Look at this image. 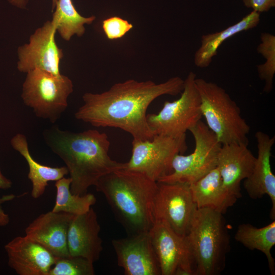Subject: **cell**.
<instances>
[{
    "label": "cell",
    "mask_w": 275,
    "mask_h": 275,
    "mask_svg": "<svg viewBox=\"0 0 275 275\" xmlns=\"http://www.w3.org/2000/svg\"><path fill=\"white\" fill-rule=\"evenodd\" d=\"M43 137L65 163L71 179L70 190L74 195L86 194L100 178L125 167V163L109 156L110 142L105 133L94 129L74 132L52 127L44 131Z\"/></svg>",
    "instance_id": "2"
},
{
    "label": "cell",
    "mask_w": 275,
    "mask_h": 275,
    "mask_svg": "<svg viewBox=\"0 0 275 275\" xmlns=\"http://www.w3.org/2000/svg\"><path fill=\"white\" fill-rule=\"evenodd\" d=\"M195 84L201 99V109L206 125L222 145H248L250 127L240 109L226 90L217 84L201 78Z\"/></svg>",
    "instance_id": "5"
},
{
    "label": "cell",
    "mask_w": 275,
    "mask_h": 275,
    "mask_svg": "<svg viewBox=\"0 0 275 275\" xmlns=\"http://www.w3.org/2000/svg\"><path fill=\"white\" fill-rule=\"evenodd\" d=\"M257 52L262 54L265 62L257 66L258 76L265 82L263 92L270 93L273 89L275 74V36L269 33H262Z\"/></svg>",
    "instance_id": "25"
},
{
    "label": "cell",
    "mask_w": 275,
    "mask_h": 275,
    "mask_svg": "<svg viewBox=\"0 0 275 275\" xmlns=\"http://www.w3.org/2000/svg\"><path fill=\"white\" fill-rule=\"evenodd\" d=\"M132 28L133 25L127 20L118 16L111 17L102 21V29L109 40L123 37Z\"/></svg>",
    "instance_id": "27"
},
{
    "label": "cell",
    "mask_w": 275,
    "mask_h": 275,
    "mask_svg": "<svg viewBox=\"0 0 275 275\" xmlns=\"http://www.w3.org/2000/svg\"><path fill=\"white\" fill-rule=\"evenodd\" d=\"M236 241L251 250H258L266 256L269 271L275 274V261L271 250L275 245V221L262 227L251 224H240L234 235Z\"/></svg>",
    "instance_id": "22"
},
{
    "label": "cell",
    "mask_w": 275,
    "mask_h": 275,
    "mask_svg": "<svg viewBox=\"0 0 275 275\" xmlns=\"http://www.w3.org/2000/svg\"><path fill=\"white\" fill-rule=\"evenodd\" d=\"M247 144L231 143L222 145L217 168L223 185L234 204L241 197L240 184L252 173L256 157Z\"/></svg>",
    "instance_id": "14"
},
{
    "label": "cell",
    "mask_w": 275,
    "mask_h": 275,
    "mask_svg": "<svg viewBox=\"0 0 275 275\" xmlns=\"http://www.w3.org/2000/svg\"><path fill=\"white\" fill-rule=\"evenodd\" d=\"M52 15L51 21L56 31L66 41H69L74 35L82 36L85 32V24H91L95 16L86 17L76 10L72 0H58Z\"/></svg>",
    "instance_id": "23"
},
{
    "label": "cell",
    "mask_w": 275,
    "mask_h": 275,
    "mask_svg": "<svg viewBox=\"0 0 275 275\" xmlns=\"http://www.w3.org/2000/svg\"><path fill=\"white\" fill-rule=\"evenodd\" d=\"M12 182L10 180L5 177L1 172L0 169V189H7L11 187ZM14 197V195H7L0 199V226H4L7 225L9 222V217L8 214L5 213L2 209L1 204L3 202L11 200Z\"/></svg>",
    "instance_id": "28"
},
{
    "label": "cell",
    "mask_w": 275,
    "mask_h": 275,
    "mask_svg": "<svg viewBox=\"0 0 275 275\" xmlns=\"http://www.w3.org/2000/svg\"><path fill=\"white\" fill-rule=\"evenodd\" d=\"M193 200L198 208H210L224 214L234 204L223 185L217 167L189 184Z\"/></svg>",
    "instance_id": "19"
},
{
    "label": "cell",
    "mask_w": 275,
    "mask_h": 275,
    "mask_svg": "<svg viewBox=\"0 0 275 275\" xmlns=\"http://www.w3.org/2000/svg\"><path fill=\"white\" fill-rule=\"evenodd\" d=\"M184 86V80L179 76L160 84L128 79L100 93H85L75 118L97 127L119 128L133 139L150 140L155 134L147 120L148 106L159 96L181 93Z\"/></svg>",
    "instance_id": "1"
},
{
    "label": "cell",
    "mask_w": 275,
    "mask_h": 275,
    "mask_svg": "<svg viewBox=\"0 0 275 275\" xmlns=\"http://www.w3.org/2000/svg\"><path fill=\"white\" fill-rule=\"evenodd\" d=\"M71 183L70 177H64L56 181V202L51 211L77 215L86 212L95 204L96 199L92 194L81 196L73 194L70 190Z\"/></svg>",
    "instance_id": "24"
},
{
    "label": "cell",
    "mask_w": 275,
    "mask_h": 275,
    "mask_svg": "<svg viewBox=\"0 0 275 275\" xmlns=\"http://www.w3.org/2000/svg\"><path fill=\"white\" fill-rule=\"evenodd\" d=\"M149 232L161 275H195L185 236L177 234L162 221L154 222Z\"/></svg>",
    "instance_id": "12"
},
{
    "label": "cell",
    "mask_w": 275,
    "mask_h": 275,
    "mask_svg": "<svg viewBox=\"0 0 275 275\" xmlns=\"http://www.w3.org/2000/svg\"><path fill=\"white\" fill-rule=\"evenodd\" d=\"M255 138L258 154L251 174L244 180L243 187L251 199H260L265 195L270 198L272 204L270 217L274 220L275 176L272 172L270 158L275 137L258 131Z\"/></svg>",
    "instance_id": "16"
},
{
    "label": "cell",
    "mask_w": 275,
    "mask_h": 275,
    "mask_svg": "<svg viewBox=\"0 0 275 275\" xmlns=\"http://www.w3.org/2000/svg\"><path fill=\"white\" fill-rule=\"evenodd\" d=\"M95 186L130 234L150 230L154 223L157 182L142 173L122 169L103 176Z\"/></svg>",
    "instance_id": "3"
},
{
    "label": "cell",
    "mask_w": 275,
    "mask_h": 275,
    "mask_svg": "<svg viewBox=\"0 0 275 275\" xmlns=\"http://www.w3.org/2000/svg\"><path fill=\"white\" fill-rule=\"evenodd\" d=\"M158 183L153 205L154 222L166 223L175 233L184 237L197 208L189 184Z\"/></svg>",
    "instance_id": "10"
},
{
    "label": "cell",
    "mask_w": 275,
    "mask_h": 275,
    "mask_svg": "<svg viewBox=\"0 0 275 275\" xmlns=\"http://www.w3.org/2000/svg\"><path fill=\"white\" fill-rule=\"evenodd\" d=\"M195 140L193 152L187 155L176 154L172 162V172L157 182H182L190 184L217 167L222 144L201 120L189 129Z\"/></svg>",
    "instance_id": "7"
},
{
    "label": "cell",
    "mask_w": 275,
    "mask_h": 275,
    "mask_svg": "<svg viewBox=\"0 0 275 275\" xmlns=\"http://www.w3.org/2000/svg\"><path fill=\"white\" fill-rule=\"evenodd\" d=\"M93 262L80 256L56 258L48 275H94Z\"/></svg>",
    "instance_id": "26"
},
{
    "label": "cell",
    "mask_w": 275,
    "mask_h": 275,
    "mask_svg": "<svg viewBox=\"0 0 275 275\" xmlns=\"http://www.w3.org/2000/svg\"><path fill=\"white\" fill-rule=\"evenodd\" d=\"M10 143L13 148L24 158L28 164V178L32 183L31 196L34 198H38L44 194L48 181H56L69 174L66 167L52 168L35 160L29 152L26 138L24 134L17 133Z\"/></svg>",
    "instance_id": "21"
},
{
    "label": "cell",
    "mask_w": 275,
    "mask_h": 275,
    "mask_svg": "<svg viewBox=\"0 0 275 275\" xmlns=\"http://www.w3.org/2000/svg\"><path fill=\"white\" fill-rule=\"evenodd\" d=\"M10 4L20 9L26 8L28 0H7ZM58 0H52V11L55 9Z\"/></svg>",
    "instance_id": "30"
},
{
    "label": "cell",
    "mask_w": 275,
    "mask_h": 275,
    "mask_svg": "<svg viewBox=\"0 0 275 275\" xmlns=\"http://www.w3.org/2000/svg\"><path fill=\"white\" fill-rule=\"evenodd\" d=\"M260 13L252 11L239 21L225 29L213 33L203 35L201 45L195 52V65L200 68L208 67L216 56L222 44L228 38L243 31L256 28L260 21Z\"/></svg>",
    "instance_id": "20"
},
{
    "label": "cell",
    "mask_w": 275,
    "mask_h": 275,
    "mask_svg": "<svg viewBox=\"0 0 275 275\" xmlns=\"http://www.w3.org/2000/svg\"><path fill=\"white\" fill-rule=\"evenodd\" d=\"M223 214L210 208L194 211L185 238L195 275H217L225 269L230 237Z\"/></svg>",
    "instance_id": "4"
},
{
    "label": "cell",
    "mask_w": 275,
    "mask_h": 275,
    "mask_svg": "<svg viewBox=\"0 0 275 275\" xmlns=\"http://www.w3.org/2000/svg\"><path fill=\"white\" fill-rule=\"evenodd\" d=\"M100 231L96 213L92 207L85 213L74 215L67 234L69 255L84 257L93 263L97 261L103 250Z\"/></svg>",
    "instance_id": "18"
},
{
    "label": "cell",
    "mask_w": 275,
    "mask_h": 275,
    "mask_svg": "<svg viewBox=\"0 0 275 275\" xmlns=\"http://www.w3.org/2000/svg\"><path fill=\"white\" fill-rule=\"evenodd\" d=\"M196 77L194 72H189L180 97L173 101H165L157 114L147 115L148 124L154 134L173 137L186 135L201 120V99L195 84Z\"/></svg>",
    "instance_id": "8"
},
{
    "label": "cell",
    "mask_w": 275,
    "mask_h": 275,
    "mask_svg": "<svg viewBox=\"0 0 275 275\" xmlns=\"http://www.w3.org/2000/svg\"><path fill=\"white\" fill-rule=\"evenodd\" d=\"M74 215L52 211L42 214L25 228V236L42 245L56 258L68 257L70 256L68 231Z\"/></svg>",
    "instance_id": "15"
},
{
    "label": "cell",
    "mask_w": 275,
    "mask_h": 275,
    "mask_svg": "<svg viewBox=\"0 0 275 275\" xmlns=\"http://www.w3.org/2000/svg\"><path fill=\"white\" fill-rule=\"evenodd\" d=\"M149 231L112 240L118 264L125 275L161 274Z\"/></svg>",
    "instance_id": "13"
},
{
    "label": "cell",
    "mask_w": 275,
    "mask_h": 275,
    "mask_svg": "<svg viewBox=\"0 0 275 275\" xmlns=\"http://www.w3.org/2000/svg\"><path fill=\"white\" fill-rule=\"evenodd\" d=\"M9 266L19 275H48L56 257L27 236H17L5 246Z\"/></svg>",
    "instance_id": "17"
},
{
    "label": "cell",
    "mask_w": 275,
    "mask_h": 275,
    "mask_svg": "<svg viewBox=\"0 0 275 275\" xmlns=\"http://www.w3.org/2000/svg\"><path fill=\"white\" fill-rule=\"evenodd\" d=\"M26 74L21 93L24 103L37 117L55 122L68 106V98L73 91L72 80L61 74L38 69Z\"/></svg>",
    "instance_id": "6"
},
{
    "label": "cell",
    "mask_w": 275,
    "mask_h": 275,
    "mask_svg": "<svg viewBox=\"0 0 275 275\" xmlns=\"http://www.w3.org/2000/svg\"><path fill=\"white\" fill-rule=\"evenodd\" d=\"M245 7L259 13L268 11L275 7V0H242Z\"/></svg>",
    "instance_id": "29"
},
{
    "label": "cell",
    "mask_w": 275,
    "mask_h": 275,
    "mask_svg": "<svg viewBox=\"0 0 275 275\" xmlns=\"http://www.w3.org/2000/svg\"><path fill=\"white\" fill-rule=\"evenodd\" d=\"M56 32L51 20L47 21L31 35L28 43L18 47L17 68L20 72L27 73L38 69L61 74L60 64L63 52L56 43Z\"/></svg>",
    "instance_id": "11"
},
{
    "label": "cell",
    "mask_w": 275,
    "mask_h": 275,
    "mask_svg": "<svg viewBox=\"0 0 275 275\" xmlns=\"http://www.w3.org/2000/svg\"><path fill=\"white\" fill-rule=\"evenodd\" d=\"M187 148L186 135L173 137L155 134L152 140L133 139L132 154L124 169L142 173L157 182L170 174L175 156L182 154Z\"/></svg>",
    "instance_id": "9"
}]
</instances>
